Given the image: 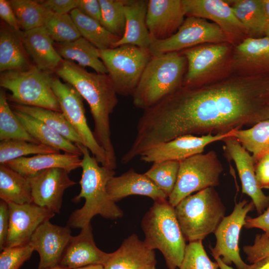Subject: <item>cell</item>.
<instances>
[{"label":"cell","mask_w":269,"mask_h":269,"mask_svg":"<svg viewBox=\"0 0 269 269\" xmlns=\"http://www.w3.org/2000/svg\"><path fill=\"white\" fill-rule=\"evenodd\" d=\"M268 119L269 75L231 74L200 86H182L143 110L134 144L143 152L181 135L224 134Z\"/></svg>","instance_id":"cell-1"},{"label":"cell","mask_w":269,"mask_h":269,"mask_svg":"<svg viewBox=\"0 0 269 269\" xmlns=\"http://www.w3.org/2000/svg\"><path fill=\"white\" fill-rule=\"evenodd\" d=\"M54 73L72 85L88 104L94 123V135L106 153L109 167L115 169L116 156L111 139L110 115L118 103L108 74L89 72L73 61L63 60Z\"/></svg>","instance_id":"cell-2"},{"label":"cell","mask_w":269,"mask_h":269,"mask_svg":"<svg viewBox=\"0 0 269 269\" xmlns=\"http://www.w3.org/2000/svg\"><path fill=\"white\" fill-rule=\"evenodd\" d=\"M82 153L81 178L79 181L80 192L72 199L74 203L85 199L82 207L70 215L67 226L73 228H82L90 224L91 219L99 215L107 219L121 218L122 210L110 197L107 190L108 181L115 176V170L100 165L97 159L90 154L83 144H76Z\"/></svg>","instance_id":"cell-3"},{"label":"cell","mask_w":269,"mask_h":269,"mask_svg":"<svg viewBox=\"0 0 269 269\" xmlns=\"http://www.w3.org/2000/svg\"><path fill=\"white\" fill-rule=\"evenodd\" d=\"M187 64L181 52L152 56L132 95L134 106L144 110L178 90Z\"/></svg>","instance_id":"cell-4"},{"label":"cell","mask_w":269,"mask_h":269,"mask_svg":"<svg viewBox=\"0 0 269 269\" xmlns=\"http://www.w3.org/2000/svg\"><path fill=\"white\" fill-rule=\"evenodd\" d=\"M141 226L146 245L162 253L168 269L179 268L186 240L177 219L174 207L168 200L154 202L142 218Z\"/></svg>","instance_id":"cell-5"},{"label":"cell","mask_w":269,"mask_h":269,"mask_svg":"<svg viewBox=\"0 0 269 269\" xmlns=\"http://www.w3.org/2000/svg\"><path fill=\"white\" fill-rule=\"evenodd\" d=\"M174 210L186 240L191 242L214 233L226 208L215 187H209L185 197Z\"/></svg>","instance_id":"cell-6"},{"label":"cell","mask_w":269,"mask_h":269,"mask_svg":"<svg viewBox=\"0 0 269 269\" xmlns=\"http://www.w3.org/2000/svg\"><path fill=\"white\" fill-rule=\"evenodd\" d=\"M54 73L34 65L24 71H4L0 74V86L11 92L7 98L13 104L62 112L52 88Z\"/></svg>","instance_id":"cell-7"},{"label":"cell","mask_w":269,"mask_h":269,"mask_svg":"<svg viewBox=\"0 0 269 269\" xmlns=\"http://www.w3.org/2000/svg\"><path fill=\"white\" fill-rule=\"evenodd\" d=\"M233 47L229 42L206 43L180 51L187 63L182 86H200L231 74Z\"/></svg>","instance_id":"cell-8"},{"label":"cell","mask_w":269,"mask_h":269,"mask_svg":"<svg viewBox=\"0 0 269 269\" xmlns=\"http://www.w3.org/2000/svg\"><path fill=\"white\" fill-rule=\"evenodd\" d=\"M100 56L117 94L125 96L133 95L152 56L148 49L131 44L100 50Z\"/></svg>","instance_id":"cell-9"},{"label":"cell","mask_w":269,"mask_h":269,"mask_svg":"<svg viewBox=\"0 0 269 269\" xmlns=\"http://www.w3.org/2000/svg\"><path fill=\"white\" fill-rule=\"evenodd\" d=\"M223 171V165L214 150L179 161L177 181L168 198L169 203L175 207L193 192L219 185Z\"/></svg>","instance_id":"cell-10"},{"label":"cell","mask_w":269,"mask_h":269,"mask_svg":"<svg viewBox=\"0 0 269 269\" xmlns=\"http://www.w3.org/2000/svg\"><path fill=\"white\" fill-rule=\"evenodd\" d=\"M222 42L230 41L217 24L200 17L187 16L175 33L166 39L152 40L148 49L151 56H156L201 44Z\"/></svg>","instance_id":"cell-11"},{"label":"cell","mask_w":269,"mask_h":269,"mask_svg":"<svg viewBox=\"0 0 269 269\" xmlns=\"http://www.w3.org/2000/svg\"><path fill=\"white\" fill-rule=\"evenodd\" d=\"M52 88L62 113L82 139L83 145L101 165L110 168L106 153L87 124L82 97L72 85L62 82L57 77L53 81Z\"/></svg>","instance_id":"cell-12"},{"label":"cell","mask_w":269,"mask_h":269,"mask_svg":"<svg viewBox=\"0 0 269 269\" xmlns=\"http://www.w3.org/2000/svg\"><path fill=\"white\" fill-rule=\"evenodd\" d=\"M254 208L252 201L249 202L244 200L236 203L232 212L223 218L214 233L216 245L213 248L210 247L214 258L220 257L227 265L233 263L237 269H244L247 264L240 254V234L244 226L247 214Z\"/></svg>","instance_id":"cell-13"},{"label":"cell","mask_w":269,"mask_h":269,"mask_svg":"<svg viewBox=\"0 0 269 269\" xmlns=\"http://www.w3.org/2000/svg\"><path fill=\"white\" fill-rule=\"evenodd\" d=\"M186 16L211 21L219 26L235 46L248 38L247 32L226 0H182Z\"/></svg>","instance_id":"cell-14"},{"label":"cell","mask_w":269,"mask_h":269,"mask_svg":"<svg viewBox=\"0 0 269 269\" xmlns=\"http://www.w3.org/2000/svg\"><path fill=\"white\" fill-rule=\"evenodd\" d=\"M69 173L64 168L55 167L26 177L31 187L33 203L59 214L64 191L76 184L70 178Z\"/></svg>","instance_id":"cell-15"},{"label":"cell","mask_w":269,"mask_h":269,"mask_svg":"<svg viewBox=\"0 0 269 269\" xmlns=\"http://www.w3.org/2000/svg\"><path fill=\"white\" fill-rule=\"evenodd\" d=\"M232 132L224 134L181 135L147 149L139 156L140 160L145 162L152 163L166 160L180 161L195 154L203 153L207 145L217 141L223 140L232 135Z\"/></svg>","instance_id":"cell-16"},{"label":"cell","mask_w":269,"mask_h":269,"mask_svg":"<svg viewBox=\"0 0 269 269\" xmlns=\"http://www.w3.org/2000/svg\"><path fill=\"white\" fill-rule=\"evenodd\" d=\"M9 229L4 248L27 244L33 234L43 222L50 220L55 213L34 203H8Z\"/></svg>","instance_id":"cell-17"},{"label":"cell","mask_w":269,"mask_h":269,"mask_svg":"<svg viewBox=\"0 0 269 269\" xmlns=\"http://www.w3.org/2000/svg\"><path fill=\"white\" fill-rule=\"evenodd\" d=\"M70 228L46 220L35 231L28 243L40 258L38 269L58 266L71 238Z\"/></svg>","instance_id":"cell-18"},{"label":"cell","mask_w":269,"mask_h":269,"mask_svg":"<svg viewBox=\"0 0 269 269\" xmlns=\"http://www.w3.org/2000/svg\"><path fill=\"white\" fill-rule=\"evenodd\" d=\"M223 141L225 153L236 165L241 181L242 193L252 199L258 213L261 214L269 207V195H265L258 185L252 155L232 135Z\"/></svg>","instance_id":"cell-19"},{"label":"cell","mask_w":269,"mask_h":269,"mask_svg":"<svg viewBox=\"0 0 269 269\" xmlns=\"http://www.w3.org/2000/svg\"><path fill=\"white\" fill-rule=\"evenodd\" d=\"M231 67L232 74L269 75V39L248 37L234 46Z\"/></svg>","instance_id":"cell-20"},{"label":"cell","mask_w":269,"mask_h":269,"mask_svg":"<svg viewBox=\"0 0 269 269\" xmlns=\"http://www.w3.org/2000/svg\"><path fill=\"white\" fill-rule=\"evenodd\" d=\"M185 16L182 0H148L146 24L152 40L171 36L182 25Z\"/></svg>","instance_id":"cell-21"},{"label":"cell","mask_w":269,"mask_h":269,"mask_svg":"<svg viewBox=\"0 0 269 269\" xmlns=\"http://www.w3.org/2000/svg\"><path fill=\"white\" fill-rule=\"evenodd\" d=\"M110 254L101 250L96 245L90 223L81 228L79 234L72 236L59 266L68 269H75L93 264L104 266Z\"/></svg>","instance_id":"cell-22"},{"label":"cell","mask_w":269,"mask_h":269,"mask_svg":"<svg viewBox=\"0 0 269 269\" xmlns=\"http://www.w3.org/2000/svg\"><path fill=\"white\" fill-rule=\"evenodd\" d=\"M154 250L149 248L135 234L125 239L116 251L110 254L104 269H148L156 264Z\"/></svg>","instance_id":"cell-23"},{"label":"cell","mask_w":269,"mask_h":269,"mask_svg":"<svg viewBox=\"0 0 269 269\" xmlns=\"http://www.w3.org/2000/svg\"><path fill=\"white\" fill-rule=\"evenodd\" d=\"M107 190L110 198L115 202L135 195L148 197L154 202L168 198L144 173H137L133 169L111 177L108 182Z\"/></svg>","instance_id":"cell-24"},{"label":"cell","mask_w":269,"mask_h":269,"mask_svg":"<svg viewBox=\"0 0 269 269\" xmlns=\"http://www.w3.org/2000/svg\"><path fill=\"white\" fill-rule=\"evenodd\" d=\"M21 33V30L13 28L3 21L0 22V73L24 71L34 65L24 46Z\"/></svg>","instance_id":"cell-25"},{"label":"cell","mask_w":269,"mask_h":269,"mask_svg":"<svg viewBox=\"0 0 269 269\" xmlns=\"http://www.w3.org/2000/svg\"><path fill=\"white\" fill-rule=\"evenodd\" d=\"M25 49L38 69L54 72L63 60L54 46V41L44 26L22 31Z\"/></svg>","instance_id":"cell-26"},{"label":"cell","mask_w":269,"mask_h":269,"mask_svg":"<svg viewBox=\"0 0 269 269\" xmlns=\"http://www.w3.org/2000/svg\"><path fill=\"white\" fill-rule=\"evenodd\" d=\"M148 0H126L125 4L126 27L121 38L116 44V47L131 44L148 49L152 39L146 24Z\"/></svg>","instance_id":"cell-27"},{"label":"cell","mask_w":269,"mask_h":269,"mask_svg":"<svg viewBox=\"0 0 269 269\" xmlns=\"http://www.w3.org/2000/svg\"><path fill=\"white\" fill-rule=\"evenodd\" d=\"M80 156L64 153L39 154L21 157L3 164L25 177L49 168L59 167L71 171L81 167Z\"/></svg>","instance_id":"cell-28"},{"label":"cell","mask_w":269,"mask_h":269,"mask_svg":"<svg viewBox=\"0 0 269 269\" xmlns=\"http://www.w3.org/2000/svg\"><path fill=\"white\" fill-rule=\"evenodd\" d=\"M27 132L39 143L52 147L64 153L82 155L79 147L41 121L19 111L13 110Z\"/></svg>","instance_id":"cell-29"},{"label":"cell","mask_w":269,"mask_h":269,"mask_svg":"<svg viewBox=\"0 0 269 269\" xmlns=\"http://www.w3.org/2000/svg\"><path fill=\"white\" fill-rule=\"evenodd\" d=\"M54 46L63 59L76 61L82 67H89L96 72L108 74V70L100 59V49L84 38L69 42H54Z\"/></svg>","instance_id":"cell-30"},{"label":"cell","mask_w":269,"mask_h":269,"mask_svg":"<svg viewBox=\"0 0 269 269\" xmlns=\"http://www.w3.org/2000/svg\"><path fill=\"white\" fill-rule=\"evenodd\" d=\"M245 28L248 38L265 36L266 14L263 0H228Z\"/></svg>","instance_id":"cell-31"},{"label":"cell","mask_w":269,"mask_h":269,"mask_svg":"<svg viewBox=\"0 0 269 269\" xmlns=\"http://www.w3.org/2000/svg\"><path fill=\"white\" fill-rule=\"evenodd\" d=\"M0 198L7 203H32L31 189L27 179L3 164H0Z\"/></svg>","instance_id":"cell-32"},{"label":"cell","mask_w":269,"mask_h":269,"mask_svg":"<svg viewBox=\"0 0 269 269\" xmlns=\"http://www.w3.org/2000/svg\"><path fill=\"white\" fill-rule=\"evenodd\" d=\"M70 14L81 37L100 50L116 48V44L120 38L107 30L100 22L78 8L73 9Z\"/></svg>","instance_id":"cell-33"},{"label":"cell","mask_w":269,"mask_h":269,"mask_svg":"<svg viewBox=\"0 0 269 269\" xmlns=\"http://www.w3.org/2000/svg\"><path fill=\"white\" fill-rule=\"evenodd\" d=\"M9 105L12 110L26 113L41 121L75 144L83 145L82 139L62 112L16 104Z\"/></svg>","instance_id":"cell-34"},{"label":"cell","mask_w":269,"mask_h":269,"mask_svg":"<svg viewBox=\"0 0 269 269\" xmlns=\"http://www.w3.org/2000/svg\"><path fill=\"white\" fill-rule=\"evenodd\" d=\"M236 138L252 155L255 162L269 153V119L261 121L249 129L232 132Z\"/></svg>","instance_id":"cell-35"},{"label":"cell","mask_w":269,"mask_h":269,"mask_svg":"<svg viewBox=\"0 0 269 269\" xmlns=\"http://www.w3.org/2000/svg\"><path fill=\"white\" fill-rule=\"evenodd\" d=\"M17 139L39 143L25 130L8 103L3 90L0 91V140Z\"/></svg>","instance_id":"cell-36"},{"label":"cell","mask_w":269,"mask_h":269,"mask_svg":"<svg viewBox=\"0 0 269 269\" xmlns=\"http://www.w3.org/2000/svg\"><path fill=\"white\" fill-rule=\"evenodd\" d=\"M9 1L22 31L44 26L49 10L37 0H10Z\"/></svg>","instance_id":"cell-37"},{"label":"cell","mask_w":269,"mask_h":269,"mask_svg":"<svg viewBox=\"0 0 269 269\" xmlns=\"http://www.w3.org/2000/svg\"><path fill=\"white\" fill-rule=\"evenodd\" d=\"M60 153L52 147L25 140L7 139L0 142V164L30 154Z\"/></svg>","instance_id":"cell-38"},{"label":"cell","mask_w":269,"mask_h":269,"mask_svg":"<svg viewBox=\"0 0 269 269\" xmlns=\"http://www.w3.org/2000/svg\"><path fill=\"white\" fill-rule=\"evenodd\" d=\"M44 27L55 42H69L81 37L70 14H55L49 11Z\"/></svg>","instance_id":"cell-39"},{"label":"cell","mask_w":269,"mask_h":269,"mask_svg":"<svg viewBox=\"0 0 269 269\" xmlns=\"http://www.w3.org/2000/svg\"><path fill=\"white\" fill-rule=\"evenodd\" d=\"M102 11L100 23L109 32L121 38L126 27V0H99Z\"/></svg>","instance_id":"cell-40"},{"label":"cell","mask_w":269,"mask_h":269,"mask_svg":"<svg viewBox=\"0 0 269 269\" xmlns=\"http://www.w3.org/2000/svg\"><path fill=\"white\" fill-rule=\"evenodd\" d=\"M179 168V161L155 162L144 174L168 198L175 187Z\"/></svg>","instance_id":"cell-41"},{"label":"cell","mask_w":269,"mask_h":269,"mask_svg":"<svg viewBox=\"0 0 269 269\" xmlns=\"http://www.w3.org/2000/svg\"><path fill=\"white\" fill-rule=\"evenodd\" d=\"M218 263L207 255L202 240L189 242L187 245L179 269H218Z\"/></svg>","instance_id":"cell-42"},{"label":"cell","mask_w":269,"mask_h":269,"mask_svg":"<svg viewBox=\"0 0 269 269\" xmlns=\"http://www.w3.org/2000/svg\"><path fill=\"white\" fill-rule=\"evenodd\" d=\"M33 251L28 244L4 248L0 254V269H19L30 259Z\"/></svg>","instance_id":"cell-43"},{"label":"cell","mask_w":269,"mask_h":269,"mask_svg":"<svg viewBox=\"0 0 269 269\" xmlns=\"http://www.w3.org/2000/svg\"><path fill=\"white\" fill-rule=\"evenodd\" d=\"M243 251L251 264L269 256V237L266 234L256 236L254 244L245 246Z\"/></svg>","instance_id":"cell-44"},{"label":"cell","mask_w":269,"mask_h":269,"mask_svg":"<svg viewBox=\"0 0 269 269\" xmlns=\"http://www.w3.org/2000/svg\"><path fill=\"white\" fill-rule=\"evenodd\" d=\"M45 9L55 14H66L77 8L79 0H37Z\"/></svg>","instance_id":"cell-45"},{"label":"cell","mask_w":269,"mask_h":269,"mask_svg":"<svg viewBox=\"0 0 269 269\" xmlns=\"http://www.w3.org/2000/svg\"><path fill=\"white\" fill-rule=\"evenodd\" d=\"M255 172L259 187L269 189V153L263 155L255 164Z\"/></svg>","instance_id":"cell-46"},{"label":"cell","mask_w":269,"mask_h":269,"mask_svg":"<svg viewBox=\"0 0 269 269\" xmlns=\"http://www.w3.org/2000/svg\"><path fill=\"white\" fill-rule=\"evenodd\" d=\"M9 224L8 204L1 200L0 202V250L4 248L6 241Z\"/></svg>","instance_id":"cell-47"},{"label":"cell","mask_w":269,"mask_h":269,"mask_svg":"<svg viewBox=\"0 0 269 269\" xmlns=\"http://www.w3.org/2000/svg\"><path fill=\"white\" fill-rule=\"evenodd\" d=\"M77 8L88 16L101 22L102 11L99 0H79Z\"/></svg>","instance_id":"cell-48"},{"label":"cell","mask_w":269,"mask_h":269,"mask_svg":"<svg viewBox=\"0 0 269 269\" xmlns=\"http://www.w3.org/2000/svg\"><path fill=\"white\" fill-rule=\"evenodd\" d=\"M244 227L247 229H261L269 237V207L257 217H247Z\"/></svg>","instance_id":"cell-49"},{"label":"cell","mask_w":269,"mask_h":269,"mask_svg":"<svg viewBox=\"0 0 269 269\" xmlns=\"http://www.w3.org/2000/svg\"><path fill=\"white\" fill-rule=\"evenodd\" d=\"M0 17L3 21L11 27L17 30H21L9 0H0Z\"/></svg>","instance_id":"cell-50"},{"label":"cell","mask_w":269,"mask_h":269,"mask_svg":"<svg viewBox=\"0 0 269 269\" xmlns=\"http://www.w3.org/2000/svg\"><path fill=\"white\" fill-rule=\"evenodd\" d=\"M244 269H269V256L251 265L247 264Z\"/></svg>","instance_id":"cell-51"},{"label":"cell","mask_w":269,"mask_h":269,"mask_svg":"<svg viewBox=\"0 0 269 269\" xmlns=\"http://www.w3.org/2000/svg\"><path fill=\"white\" fill-rule=\"evenodd\" d=\"M263 1L266 14V23L264 36L269 39V0H263Z\"/></svg>","instance_id":"cell-52"},{"label":"cell","mask_w":269,"mask_h":269,"mask_svg":"<svg viewBox=\"0 0 269 269\" xmlns=\"http://www.w3.org/2000/svg\"><path fill=\"white\" fill-rule=\"evenodd\" d=\"M75 269H104V266L101 264H93Z\"/></svg>","instance_id":"cell-53"},{"label":"cell","mask_w":269,"mask_h":269,"mask_svg":"<svg viewBox=\"0 0 269 269\" xmlns=\"http://www.w3.org/2000/svg\"><path fill=\"white\" fill-rule=\"evenodd\" d=\"M216 262L218 263L219 267L220 269H234L230 266L224 264L221 260L220 257H217L214 258Z\"/></svg>","instance_id":"cell-54"},{"label":"cell","mask_w":269,"mask_h":269,"mask_svg":"<svg viewBox=\"0 0 269 269\" xmlns=\"http://www.w3.org/2000/svg\"><path fill=\"white\" fill-rule=\"evenodd\" d=\"M68 269L64 268H63L62 267H60V266H57V267H55L46 268V269Z\"/></svg>","instance_id":"cell-55"},{"label":"cell","mask_w":269,"mask_h":269,"mask_svg":"<svg viewBox=\"0 0 269 269\" xmlns=\"http://www.w3.org/2000/svg\"><path fill=\"white\" fill-rule=\"evenodd\" d=\"M148 269H156L155 267H154L150 268Z\"/></svg>","instance_id":"cell-56"}]
</instances>
